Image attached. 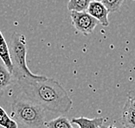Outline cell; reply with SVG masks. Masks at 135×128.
Masks as SVG:
<instances>
[{
  "instance_id": "cell-3",
  "label": "cell",
  "mask_w": 135,
  "mask_h": 128,
  "mask_svg": "<svg viewBox=\"0 0 135 128\" xmlns=\"http://www.w3.org/2000/svg\"><path fill=\"white\" fill-rule=\"evenodd\" d=\"M9 50H10L11 63L13 65L12 75L16 81L21 79L44 81L48 78L44 75L33 74L27 66V41L24 35L18 32H14L11 37Z\"/></svg>"
},
{
  "instance_id": "cell-7",
  "label": "cell",
  "mask_w": 135,
  "mask_h": 128,
  "mask_svg": "<svg viewBox=\"0 0 135 128\" xmlns=\"http://www.w3.org/2000/svg\"><path fill=\"white\" fill-rule=\"evenodd\" d=\"M121 123L123 128H135V109L127 101L122 109Z\"/></svg>"
},
{
  "instance_id": "cell-14",
  "label": "cell",
  "mask_w": 135,
  "mask_h": 128,
  "mask_svg": "<svg viewBox=\"0 0 135 128\" xmlns=\"http://www.w3.org/2000/svg\"><path fill=\"white\" fill-rule=\"evenodd\" d=\"M127 101L129 102V104L135 109V89L131 90L128 92Z\"/></svg>"
},
{
  "instance_id": "cell-13",
  "label": "cell",
  "mask_w": 135,
  "mask_h": 128,
  "mask_svg": "<svg viewBox=\"0 0 135 128\" xmlns=\"http://www.w3.org/2000/svg\"><path fill=\"white\" fill-rule=\"evenodd\" d=\"M125 0H102L101 3L106 6L109 12L117 11Z\"/></svg>"
},
{
  "instance_id": "cell-11",
  "label": "cell",
  "mask_w": 135,
  "mask_h": 128,
  "mask_svg": "<svg viewBox=\"0 0 135 128\" xmlns=\"http://www.w3.org/2000/svg\"><path fill=\"white\" fill-rule=\"evenodd\" d=\"M93 0H69L68 9L70 11H86Z\"/></svg>"
},
{
  "instance_id": "cell-1",
  "label": "cell",
  "mask_w": 135,
  "mask_h": 128,
  "mask_svg": "<svg viewBox=\"0 0 135 128\" xmlns=\"http://www.w3.org/2000/svg\"><path fill=\"white\" fill-rule=\"evenodd\" d=\"M17 81L22 92L21 95L36 103L46 112L62 115L72 108L73 101L67 91L54 79H21Z\"/></svg>"
},
{
  "instance_id": "cell-9",
  "label": "cell",
  "mask_w": 135,
  "mask_h": 128,
  "mask_svg": "<svg viewBox=\"0 0 135 128\" xmlns=\"http://www.w3.org/2000/svg\"><path fill=\"white\" fill-rule=\"evenodd\" d=\"M16 81L13 75L6 68V67L0 63V93H2L6 88L12 85Z\"/></svg>"
},
{
  "instance_id": "cell-12",
  "label": "cell",
  "mask_w": 135,
  "mask_h": 128,
  "mask_svg": "<svg viewBox=\"0 0 135 128\" xmlns=\"http://www.w3.org/2000/svg\"><path fill=\"white\" fill-rule=\"evenodd\" d=\"M0 126L4 128H18L17 121L9 116L4 109L1 106H0Z\"/></svg>"
},
{
  "instance_id": "cell-10",
  "label": "cell",
  "mask_w": 135,
  "mask_h": 128,
  "mask_svg": "<svg viewBox=\"0 0 135 128\" xmlns=\"http://www.w3.org/2000/svg\"><path fill=\"white\" fill-rule=\"evenodd\" d=\"M45 126L46 128H74L69 120L62 115L51 120L46 121Z\"/></svg>"
},
{
  "instance_id": "cell-17",
  "label": "cell",
  "mask_w": 135,
  "mask_h": 128,
  "mask_svg": "<svg viewBox=\"0 0 135 128\" xmlns=\"http://www.w3.org/2000/svg\"><path fill=\"white\" fill-rule=\"evenodd\" d=\"M100 128H106V126H100Z\"/></svg>"
},
{
  "instance_id": "cell-2",
  "label": "cell",
  "mask_w": 135,
  "mask_h": 128,
  "mask_svg": "<svg viewBox=\"0 0 135 128\" xmlns=\"http://www.w3.org/2000/svg\"><path fill=\"white\" fill-rule=\"evenodd\" d=\"M11 116L26 128H46V111L36 103L21 95L12 102Z\"/></svg>"
},
{
  "instance_id": "cell-4",
  "label": "cell",
  "mask_w": 135,
  "mask_h": 128,
  "mask_svg": "<svg viewBox=\"0 0 135 128\" xmlns=\"http://www.w3.org/2000/svg\"><path fill=\"white\" fill-rule=\"evenodd\" d=\"M72 24L75 30L81 35L88 36L93 33L98 21L87 11H70Z\"/></svg>"
},
{
  "instance_id": "cell-16",
  "label": "cell",
  "mask_w": 135,
  "mask_h": 128,
  "mask_svg": "<svg viewBox=\"0 0 135 128\" xmlns=\"http://www.w3.org/2000/svg\"><path fill=\"white\" fill-rule=\"evenodd\" d=\"M93 1H96V2H101L102 0H93Z\"/></svg>"
},
{
  "instance_id": "cell-5",
  "label": "cell",
  "mask_w": 135,
  "mask_h": 128,
  "mask_svg": "<svg viewBox=\"0 0 135 128\" xmlns=\"http://www.w3.org/2000/svg\"><path fill=\"white\" fill-rule=\"evenodd\" d=\"M88 13L90 14L92 17L98 21L102 26H108L109 21H108V10L106 8L101 2L92 1L90 4L88 5Z\"/></svg>"
},
{
  "instance_id": "cell-6",
  "label": "cell",
  "mask_w": 135,
  "mask_h": 128,
  "mask_svg": "<svg viewBox=\"0 0 135 128\" xmlns=\"http://www.w3.org/2000/svg\"><path fill=\"white\" fill-rule=\"evenodd\" d=\"M105 121H107L105 118L89 119L86 117H79L73 118L71 123L77 125L79 128H100L103 126Z\"/></svg>"
},
{
  "instance_id": "cell-15",
  "label": "cell",
  "mask_w": 135,
  "mask_h": 128,
  "mask_svg": "<svg viewBox=\"0 0 135 128\" xmlns=\"http://www.w3.org/2000/svg\"><path fill=\"white\" fill-rule=\"evenodd\" d=\"M106 128H117L115 126H113V125H111V126H107Z\"/></svg>"
},
{
  "instance_id": "cell-8",
  "label": "cell",
  "mask_w": 135,
  "mask_h": 128,
  "mask_svg": "<svg viewBox=\"0 0 135 128\" xmlns=\"http://www.w3.org/2000/svg\"><path fill=\"white\" fill-rule=\"evenodd\" d=\"M0 59L4 62L6 68L12 74L13 73V65H12L11 60L10 50H9V46L6 43V41L1 30H0Z\"/></svg>"
}]
</instances>
